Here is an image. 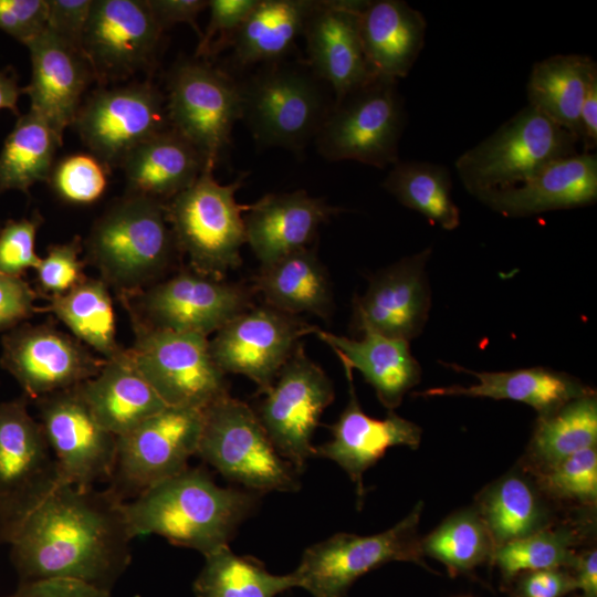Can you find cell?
I'll return each instance as SVG.
<instances>
[{
    "label": "cell",
    "mask_w": 597,
    "mask_h": 597,
    "mask_svg": "<svg viewBox=\"0 0 597 597\" xmlns=\"http://www.w3.org/2000/svg\"><path fill=\"white\" fill-rule=\"evenodd\" d=\"M108 488L60 483L10 521L7 544L24 580L80 579L106 589L130 563L134 540Z\"/></svg>",
    "instance_id": "1"
},
{
    "label": "cell",
    "mask_w": 597,
    "mask_h": 597,
    "mask_svg": "<svg viewBox=\"0 0 597 597\" xmlns=\"http://www.w3.org/2000/svg\"><path fill=\"white\" fill-rule=\"evenodd\" d=\"M258 493L219 486L209 472H182L122 502L133 538L158 535L203 556L228 546L238 527L253 514Z\"/></svg>",
    "instance_id": "2"
},
{
    "label": "cell",
    "mask_w": 597,
    "mask_h": 597,
    "mask_svg": "<svg viewBox=\"0 0 597 597\" xmlns=\"http://www.w3.org/2000/svg\"><path fill=\"white\" fill-rule=\"evenodd\" d=\"M177 249L165 203L128 193L94 223L87 258L122 298L145 290L169 266Z\"/></svg>",
    "instance_id": "3"
},
{
    "label": "cell",
    "mask_w": 597,
    "mask_h": 597,
    "mask_svg": "<svg viewBox=\"0 0 597 597\" xmlns=\"http://www.w3.org/2000/svg\"><path fill=\"white\" fill-rule=\"evenodd\" d=\"M212 171L205 168L165 208L177 249L188 255L190 268L223 279L242 264L241 247L247 243L243 214L248 206L238 203L235 193L245 176L221 185Z\"/></svg>",
    "instance_id": "4"
},
{
    "label": "cell",
    "mask_w": 597,
    "mask_h": 597,
    "mask_svg": "<svg viewBox=\"0 0 597 597\" xmlns=\"http://www.w3.org/2000/svg\"><path fill=\"white\" fill-rule=\"evenodd\" d=\"M307 69L282 61L264 64L239 82L242 116L262 147L301 151L315 138L333 102Z\"/></svg>",
    "instance_id": "5"
},
{
    "label": "cell",
    "mask_w": 597,
    "mask_h": 597,
    "mask_svg": "<svg viewBox=\"0 0 597 597\" xmlns=\"http://www.w3.org/2000/svg\"><path fill=\"white\" fill-rule=\"evenodd\" d=\"M578 139L531 106L455 160L457 172L475 197L517 186L551 163L577 154Z\"/></svg>",
    "instance_id": "6"
},
{
    "label": "cell",
    "mask_w": 597,
    "mask_h": 597,
    "mask_svg": "<svg viewBox=\"0 0 597 597\" xmlns=\"http://www.w3.org/2000/svg\"><path fill=\"white\" fill-rule=\"evenodd\" d=\"M196 455L258 494L300 489L298 472L279 453L254 409L230 395L203 410Z\"/></svg>",
    "instance_id": "7"
},
{
    "label": "cell",
    "mask_w": 597,
    "mask_h": 597,
    "mask_svg": "<svg viewBox=\"0 0 597 597\" xmlns=\"http://www.w3.org/2000/svg\"><path fill=\"white\" fill-rule=\"evenodd\" d=\"M405 123L397 81L376 76L333 102L314 139L318 153L331 161L354 160L385 168L399 160Z\"/></svg>",
    "instance_id": "8"
},
{
    "label": "cell",
    "mask_w": 597,
    "mask_h": 597,
    "mask_svg": "<svg viewBox=\"0 0 597 597\" xmlns=\"http://www.w3.org/2000/svg\"><path fill=\"white\" fill-rule=\"evenodd\" d=\"M130 320L135 342L128 354L167 406L205 410L230 395L226 374L210 354L208 337Z\"/></svg>",
    "instance_id": "9"
},
{
    "label": "cell",
    "mask_w": 597,
    "mask_h": 597,
    "mask_svg": "<svg viewBox=\"0 0 597 597\" xmlns=\"http://www.w3.org/2000/svg\"><path fill=\"white\" fill-rule=\"evenodd\" d=\"M422 502L385 532L359 536L337 533L307 547L292 574L313 597H345L363 575L389 562H412L430 570L418 535Z\"/></svg>",
    "instance_id": "10"
},
{
    "label": "cell",
    "mask_w": 597,
    "mask_h": 597,
    "mask_svg": "<svg viewBox=\"0 0 597 597\" xmlns=\"http://www.w3.org/2000/svg\"><path fill=\"white\" fill-rule=\"evenodd\" d=\"M166 108L170 128L213 169L242 116L240 84L206 60H182L169 75Z\"/></svg>",
    "instance_id": "11"
},
{
    "label": "cell",
    "mask_w": 597,
    "mask_h": 597,
    "mask_svg": "<svg viewBox=\"0 0 597 597\" xmlns=\"http://www.w3.org/2000/svg\"><path fill=\"white\" fill-rule=\"evenodd\" d=\"M203 410L167 406L117 438L108 489L122 501L184 470L197 454Z\"/></svg>",
    "instance_id": "12"
},
{
    "label": "cell",
    "mask_w": 597,
    "mask_h": 597,
    "mask_svg": "<svg viewBox=\"0 0 597 597\" xmlns=\"http://www.w3.org/2000/svg\"><path fill=\"white\" fill-rule=\"evenodd\" d=\"M255 411L279 453L300 473L315 457L313 434L335 398L324 369L298 343Z\"/></svg>",
    "instance_id": "13"
},
{
    "label": "cell",
    "mask_w": 597,
    "mask_h": 597,
    "mask_svg": "<svg viewBox=\"0 0 597 597\" xmlns=\"http://www.w3.org/2000/svg\"><path fill=\"white\" fill-rule=\"evenodd\" d=\"M130 297H137L138 307H126L144 324L205 337L252 306L251 293L244 286L191 268Z\"/></svg>",
    "instance_id": "14"
},
{
    "label": "cell",
    "mask_w": 597,
    "mask_h": 597,
    "mask_svg": "<svg viewBox=\"0 0 597 597\" xmlns=\"http://www.w3.org/2000/svg\"><path fill=\"white\" fill-rule=\"evenodd\" d=\"M105 166H121L136 147L168 129L166 97L150 83L98 88L72 124Z\"/></svg>",
    "instance_id": "15"
},
{
    "label": "cell",
    "mask_w": 597,
    "mask_h": 597,
    "mask_svg": "<svg viewBox=\"0 0 597 597\" xmlns=\"http://www.w3.org/2000/svg\"><path fill=\"white\" fill-rule=\"evenodd\" d=\"M35 402L60 483L94 488L98 482H108L115 464L117 437L100 423L81 386L48 395Z\"/></svg>",
    "instance_id": "16"
},
{
    "label": "cell",
    "mask_w": 597,
    "mask_h": 597,
    "mask_svg": "<svg viewBox=\"0 0 597 597\" xmlns=\"http://www.w3.org/2000/svg\"><path fill=\"white\" fill-rule=\"evenodd\" d=\"M314 325L297 315L266 304L250 306L209 339L217 366L227 374L251 379L258 394H265L275 381L300 339L312 334Z\"/></svg>",
    "instance_id": "17"
},
{
    "label": "cell",
    "mask_w": 597,
    "mask_h": 597,
    "mask_svg": "<svg viewBox=\"0 0 597 597\" xmlns=\"http://www.w3.org/2000/svg\"><path fill=\"white\" fill-rule=\"evenodd\" d=\"M105 362L74 336L49 324H21L2 337L1 366L33 400L85 383Z\"/></svg>",
    "instance_id": "18"
},
{
    "label": "cell",
    "mask_w": 597,
    "mask_h": 597,
    "mask_svg": "<svg viewBox=\"0 0 597 597\" xmlns=\"http://www.w3.org/2000/svg\"><path fill=\"white\" fill-rule=\"evenodd\" d=\"M163 32L147 0H93L81 49L95 80H121L150 64Z\"/></svg>",
    "instance_id": "19"
},
{
    "label": "cell",
    "mask_w": 597,
    "mask_h": 597,
    "mask_svg": "<svg viewBox=\"0 0 597 597\" xmlns=\"http://www.w3.org/2000/svg\"><path fill=\"white\" fill-rule=\"evenodd\" d=\"M427 248L378 271L367 290L353 302L355 335L370 331L387 337L410 341L423 329L431 307L426 265Z\"/></svg>",
    "instance_id": "20"
},
{
    "label": "cell",
    "mask_w": 597,
    "mask_h": 597,
    "mask_svg": "<svg viewBox=\"0 0 597 597\" xmlns=\"http://www.w3.org/2000/svg\"><path fill=\"white\" fill-rule=\"evenodd\" d=\"M57 484L53 453L28 398L0 402V504L12 519Z\"/></svg>",
    "instance_id": "21"
},
{
    "label": "cell",
    "mask_w": 597,
    "mask_h": 597,
    "mask_svg": "<svg viewBox=\"0 0 597 597\" xmlns=\"http://www.w3.org/2000/svg\"><path fill=\"white\" fill-rule=\"evenodd\" d=\"M364 2L317 0L303 31L308 67L332 87L334 101L376 77L366 61L358 31Z\"/></svg>",
    "instance_id": "22"
},
{
    "label": "cell",
    "mask_w": 597,
    "mask_h": 597,
    "mask_svg": "<svg viewBox=\"0 0 597 597\" xmlns=\"http://www.w3.org/2000/svg\"><path fill=\"white\" fill-rule=\"evenodd\" d=\"M24 45L31 60V80L23 87L30 109L39 114L63 142L82 105V97L95 80L83 52L46 28Z\"/></svg>",
    "instance_id": "23"
},
{
    "label": "cell",
    "mask_w": 597,
    "mask_h": 597,
    "mask_svg": "<svg viewBox=\"0 0 597 597\" xmlns=\"http://www.w3.org/2000/svg\"><path fill=\"white\" fill-rule=\"evenodd\" d=\"M349 384V401L338 419L329 427L332 439L315 447V457L337 463L356 486L358 503L364 492L363 475L395 446L416 450L422 429L392 410L384 419L369 417L362 409L353 385L352 370L344 369Z\"/></svg>",
    "instance_id": "24"
},
{
    "label": "cell",
    "mask_w": 597,
    "mask_h": 597,
    "mask_svg": "<svg viewBox=\"0 0 597 597\" xmlns=\"http://www.w3.org/2000/svg\"><path fill=\"white\" fill-rule=\"evenodd\" d=\"M342 209L305 190L268 193L248 206L245 240L260 266L310 248L320 227Z\"/></svg>",
    "instance_id": "25"
},
{
    "label": "cell",
    "mask_w": 597,
    "mask_h": 597,
    "mask_svg": "<svg viewBox=\"0 0 597 597\" xmlns=\"http://www.w3.org/2000/svg\"><path fill=\"white\" fill-rule=\"evenodd\" d=\"M505 217H525L591 205L597 199V156L575 154L545 166L522 184L476 196Z\"/></svg>",
    "instance_id": "26"
},
{
    "label": "cell",
    "mask_w": 597,
    "mask_h": 597,
    "mask_svg": "<svg viewBox=\"0 0 597 597\" xmlns=\"http://www.w3.org/2000/svg\"><path fill=\"white\" fill-rule=\"evenodd\" d=\"M427 22L401 0L365 1L358 13L363 51L375 76L406 77L425 45Z\"/></svg>",
    "instance_id": "27"
},
{
    "label": "cell",
    "mask_w": 597,
    "mask_h": 597,
    "mask_svg": "<svg viewBox=\"0 0 597 597\" xmlns=\"http://www.w3.org/2000/svg\"><path fill=\"white\" fill-rule=\"evenodd\" d=\"M312 334L333 349L344 369H357L363 375L388 411H394L420 381L421 367L412 356L408 341L370 331L362 332L359 338H350L317 326L313 327Z\"/></svg>",
    "instance_id": "28"
},
{
    "label": "cell",
    "mask_w": 597,
    "mask_h": 597,
    "mask_svg": "<svg viewBox=\"0 0 597 597\" xmlns=\"http://www.w3.org/2000/svg\"><path fill=\"white\" fill-rule=\"evenodd\" d=\"M80 386L100 423L117 438L167 407L126 348L106 359L100 373Z\"/></svg>",
    "instance_id": "29"
},
{
    "label": "cell",
    "mask_w": 597,
    "mask_h": 597,
    "mask_svg": "<svg viewBox=\"0 0 597 597\" xmlns=\"http://www.w3.org/2000/svg\"><path fill=\"white\" fill-rule=\"evenodd\" d=\"M457 370L470 373L478 384L468 387L448 386L415 392L419 397L467 396L492 399H510L533 407L538 416L558 409L566 402L595 394L578 379L543 367L521 368L510 371H472L460 366L449 365Z\"/></svg>",
    "instance_id": "30"
},
{
    "label": "cell",
    "mask_w": 597,
    "mask_h": 597,
    "mask_svg": "<svg viewBox=\"0 0 597 597\" xmlns=\"http://www.w3.org/2000/svg\"><path fill=\"white\" fill-rule=\"evenodd\" d=\"M121 167L128 193L166 203L192 185L206 165L198 150L169 127L136 147Z\"/></svg>",
    "instance_id": "31"
},
{
    "label": "cell",
    "mask_w": 597,
    "mask_h": 597,
    "mask_svg": "<svg viewBox=\"0 0 597 597\" xmlns=\"http://www.w3.org/2000/svg\"><path fill=\"white\" fill-rule=\"evenodd\" d=\"M253 289L263 297L264 304L281 312L297 316L313 314L324 321L333 316L329 276L315 247L260 266Z\"/></svg>",
    "instance_id": "32"
},
{
    "label": "cell",
    "mask_w": 597,
    "mask_h": 597,
    "mask_svg": "<svg viewBox=\"0 0 597 597\" xmlns=\"http://www.w3.org/2000/svg\"><path fill=\"white\" fill-rule=\"evenodd\" d=\"M317 0H259L235 34L232 60L241 67L283 60L305 24Z\"/></svg>",
    "instance_id": "33"
},
{
    "label": "cell",
    "mask_w": 597,
    "mask_h": 597,
    "mask_svg": "<svg viewBox=\"0 0 597 597\" xmlns=\"http://www.w3.org/2000/svg\"><path fill=\"white\" fill-rule=\"evenodd\" d=\"M541 493L531 476L511 471L476 495L474 509L491 536L494 549L552 525Z\"/></svg>",
    "instance_id": "34"
},
{
    "label": "cell",
    "mask_w": 597,
    "mask_h": 597,
    "mask_svg": "<svg viewBox=\"0 0 597 597\" xmlns=\"http://www.w3.org/2000/svg\"><path fill=\"white\" fill-rule=\"evenodd\" d=\"M596 75V62L587 55L556 54L541 60L530 73L528 106L578 139L580 108Z\"/></svg>",
    "instance_id": "35"
},
{
    "label": "cell",
    "mask_w": 597,
    "mask_h": 597,
    "mask_svg": "<svg viewBox=\"0 0 597 597\" xmlns=\"http://www.w3.org/2000/svg\"><path fill=\"white\" fill-rule=\"evenodd\" d=\"M41 312L53 314L77 341L104 359L118 356L116 322L108 285L100 277H86L65 294L48 298Z\"/></svg>",
    "instance_id": "36"
},
{
    "label": "cell",
    "mask_w": 597,
    "mask_h": 597,
    "mask_svg": "<svg viewBox=\"0 0 597 597\" xmlns=\"http://www.w3.org/2000/svg\"><path fill=\"white\" fill-rule=\"evenodd\" d=\"M597 442L595 394L573 399L558 409L538 416L527 448L528 473L541 472Z\"/></svg>",
    "instance_id": "37"
},
{
    "label": "cell",
    "mask_w": 597,
    "mask_h": 597,
    "mask_svg": "<svg viewBox=\"0 0 597 597\" xmlns=\"http://www.w3.org/2000/svg\"><path fill=\"white\" fill-rule=\"evenodd\" d=\"M62 140L35 112L21 115L0 153V193L29 192L36 182L48 181Z\"/></svg>",
    "instance_id": "38"
},
{
    "label": "cell",
    "mask_w": 597,
    "mask_h": 597,
    "mask_svg": "<svg viewBox=\"0 0 597 597\" xmlns=\"http://www.w3.org/2000/svg\"><path fill=\"white\" fill-rule=\"evenodd\" d=\"M383 188L402 206L415 210L432 224L453 230L460 224L452 182L447 167L426 161H400L391 166Z\"/></svg>",
    "instance_id": "39"
},
{
    "label": "cell",
    "mask_w": 597,
    "mask_h": 597,
    "mask_svg": "<svg viewBox=\"0 0 597 597\" xmlns=\"http://www.w3.org/2000/svg\"><path fill=\"white\" fill-rule=\"evenodd\" d=\"M294 587L292 573L272 574L255 558L234 554L229 545L205 556L193 582L196 597H276Z\"/></svg>",
    "instance_id": "40"
},
{
    "label": "cell",
    "mask_w": 597,
    "mask_h": 597,
    "mask_svg": "<svg viewBox=\"0 0 597 597\" xmlns=\"http://www.w3.org/2000/svg\"><path fill=\"white\" fill-rule=\"evenodd\" d=\"M423 556L442 563L450 576L471 573L492 558L494 545L474 507L450 514L420 540Z\"/></svg>",
    "instance_id": "41"
},
{
    "label": "cell",
    "mask_w": 597,
    "mask_h": 597,
    "mask_svg": "<svg viewBox=\"0 0 597 597\" xmlns=\"http://www.w3.org/2000/svg\"><path fill=\"white\" fill-rule=\"evenodd\" d=\"M580 537L567 526H547L526 537L495 548L491 562L496 565L505 586L516 575L538 569H572Z\"/></svg>",
    "instance_id": "42"
},
{
    "label": "cell",
    "mask_w": 597,
    "mask_h": 597,
    "mask_svg": "<svg viewBox=\"0 0 597 597\" xmlns=\"http://www.w3.org/2000/svg\"><path fill=\"white\" fill-rule=\"evenodd\" d=\"M541 491L555 500L595 505L597 451L589 448L533 474Z\"/></svg>",
    "instance_id": "43"
},
{
    "label": "cell",
    "mask_w": 597,
    "mask_h": 597,
    "mask_svg": "<svg viewBox=\"0 0 597 597\" xmlns=\"http://www.w3.org/2000/svg\"><path fill=\"white\" fill-rule=\"evenodd\" d=\"M107 166L88 154H73L53 166L48 181L57 197L73 205L98 200L107 185Z\"/></svg>",
    "instance_id": "44"
},
{
    "label": "cell",
    "mask_w": 597,
    "mask_h": 597,
    "mask_svg": "<svg viewBox=\"0 0 597 597\" xmlns=\"http://www.w3.org/2000/svg\"><path fill=\"white\" fill-rule=\"evenodd\" d=\"M82 251L80 235L48 247L46 254L35 269L38 289L46 298L67 293L87 277L85 262L80 259Z\"/></svg>",
    "instance_id": "45"
},
{
    "label": "cell",
    "mask_w": 597,
    "mask_h": 597,
    "mask_svg": "<svg viewBox=\"0 0 597 597\" xmlns=\"http://www.w3.org/2000/svg\"><path fill=\"white\" fill-rule=\"evenodd\" d=\"M42 221V217L35 213L4 224L0 230V272L22 276L27 270L38 268L41 256L36 254L34 244Z\"/></svg>",
    "instance_id": "46"
},
{
    "label": "cell",
    "mask_w": 597,
    "mask_h": 597,
    "mask_svg": "<svg viewBox=\"0 0 597 597\" xmlns=\"http://www.w3.org/2000/svg\"><path fill=\"white\" fill-rule=\"evenodd\" d=\"M259 0H210V17L199 38L196 57L206 60L230 46L241 25Z\"/></svg>",
    "instance_id": "47"
},
{
    "label": "cell",
    "mask_w": 597,
    "mask_h": 597,
    "mask_svg": "<svg viewBox=\"0 0 597 597\" xmlns=\"http://www.w3.org/2000/svg\"><path fill=\"white\" fill-rule=\"evenodd\" d=\"M48 0H0V29L25 44L46 28Z\"/></svg>",
    "instance_id": "48"
},
{
    "label": "cell",
    "mask_w": 597,
    "mask_h": 597,
    "mask_svg": "<svg viewBox=\"0 0 597 597\" xmlns=\"http://www.w3.org/2000/svg\"><path fill=\"white\" fill-rule=\"evenodd\" d=\"M511 597H565L576 591L574 574L567 568L524 572L505 586Z\"/></svg>",
    "instance_id": "49"
},
{
    "label": "cell",
    "mask_w": 597,
    "mask_h": 597,
    "mask_svg": "<svg viewBox=\"0 0 597 597\" xmlns=\"http://www.w3.org/2000/svg\"><path fill=\"white\" fill-rule=\"evenodd\" d=\"M36 298L38 293L22 276L0 272V332H8L41 312Z\"/></svg>",
    "instance_id": "50"
},
{
    "label": "cell",
    "mask_w": 597,
    "mask_h": 597,
    "mask_svg": "<svg viewBox=\"0 0 597 597\" xmlns=\"http://www.w3.org/2000/svg\"><path fill=\"white\" fill-rule=\"evenodd\" d=\"M93 0H48L46 29L81 49Z\"/></svg>",
    "instance_id": "51"
},
{
    "label": "cell",
    "mask_w": 597,
    "mask_h": 597,
    "mask_svg": "<svg viewBox=\"0 0 597 597\" xmlns=\"http://www.w3.org/2000/svg\"><path fill=\"white\" fill-rule=\"evenodd\" d=\"M8 597H111L109 589L74 578L24 580Z\"/></svg>",
    "instance_id": "52"
},
{
    "label": "cell",
    "mask_w": 597,
    "mask_h": 597,
    "mask_svg": "<svg viewBox=\"0 0 597 597\" xmlns=\"http://www.w3.org/2000/svg\"><path fill=\"white\" fill-rule=\"evenodd\" d=\"M148 6L165 31L177 23L189 24L199 35L201 32L197 25V17L208 7L206 0H147Z\"/></svg>",
    "instance_id": "53"
},
{
    "label": "cell",
    "mask_w": 597,
    "mask_h": 597,
    "mask_svg": "<svg viewBox=\"0 0 597 597\" xmlns=\"http://www.w3.org/2000/svg\"><path fill=\"white\" fill-rule=\"evenodd\" d=\"M578 140L585 153L597 146V75L590 81L579 113Z\"/></svg>",
    "instance_id": "54"
},
{
    "label": "cell",
    "mask_w": 597,
    "mask_h": 597,
    "mask_svg": "<svg viewBox=\"0 0 597 597\" xmlns=\"http://www.w3.org/2000/svg\"><path fill=\"white\" fill-rule=\"evenodd\" d=\"M576 582L578 597H597V551L596 548L577 554L576 562L570 569Z\"/></svg>",
    "instance_id": "55"
},
{
    "label": "cell",
    "mask_w": 597,
    "mask_h": 597,
    "mask_svg": "<svg viewBox=\"0 0 597 597\" xmlns=\"http://www.w3.org/2000/svg\"><path fill=\"white\" fill-rule=\"evenodd\" d=\"M23 94V87L18 84V78L13 70L0 71V111L9 109L18 114V100Z\"/></svg>",
    "instance_id": "56"
},
{
    "label": "cell",
    "mask_w": 597,
    "mask_h": 597,
    "mask_svg": "<svg viewBox=\"0 0 597 597\" xmlns=\"http://www.w3.org/2000/svg\"><path fill=\"white\" fill-rule=\"evenodd\" d=\"M11 516L0 504V544L7 543Z\"/></svg>",
    "instance_id": "57"
}]
</instances>
